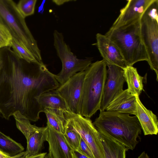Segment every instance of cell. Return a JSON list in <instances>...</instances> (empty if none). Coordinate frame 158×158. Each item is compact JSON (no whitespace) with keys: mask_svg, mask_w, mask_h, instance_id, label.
Instances as JSON below:
<instances>
[{"mask_svg":"<svg viewBox=\"0 0 158 158\" xmlns=\"http://www.w3.org/2000/svg\"><path fill=\"white\" fill-rule=\"evenodd\" d=\"M59 85L43 63H29L10 47L0 48V114L6 119L19 111L30 121H37L43 112L40 97Z\"/></svg>","mask_w":158,"mask_h":158,"instance_id":"6da1fadb","label":"cell"},{"mask_svg":"<svg viewBox=\"0 0 158 158\" xmlns=\"http://www.w3.org/2000/svg\"><path fill=\"white\" fill-rule=\"evenodd\" d=\"M101 134L133 150L139 142L142 128L136 116L115 112L102 111L93 123Z\"/></svg>","mask_w":158,"mask_h":158,"instance_id":"7a4b0ae2","label":"cell"},{"mask_svg":"<svg viewBox=\"0 0 158 158\" xmlns=\"http://www.w3.org/2000/svg\"><path fill=\"white\" fill-rule=\"evenodd\" d=\"M107 64L103 60L92 63L85 71L81 115L89 118L99 110L107 75Z\"/></svg>","mask_w":158,"mask_h":158,"instance_id":"3957f363","label":"cell"},{"mask_svg":"<svg viewBox=\"0 0 158 158\" xmlns=\"http://www.w3.org/2000/svg\"><path fill=\"white\" fill-rule=\"evenodd\" d=\"M140 20L120 27H111L105 35L118 47L128 66L148 60L141 37Z\"/></svg>","mask_w":158,"mask_h":158,"instance_id":"277c9868","label":"cell"},{"mask_svg":"<svg viewBox=\"0 0 158 158\" xmlns=\"http://www.w3.org/2000/svg\"><path fill=\"white\" fill-rule=\"evenodd\" d=\"M0 21L9 30L13 39L29 51L39 62L43 63L37 41L13 0H0Z\"/></svg>","mask_w":158,"mask_h":158,"instance_id":"5b68a950","label":"cell"},{"mask_svg":"<svg viewBox=\"0 0 158 158\" xmlns=\"http://www.w3.org/2000/svg\"><path fill=\"white\" fill-rule=\"evenodd\" d=\"M158 0L146 10L140 20L141 39L148 56L147 62L158 81Z\"/></svg>","mask_w":158,"mask_h":158,"instance_id":"8992f818","label":"cell"},{"mask_svg":"<svg viewBox=\"0 0 158 158\" xmlns=\"http://www.w3.org/2000/svg\"><path fill=\"white\" fill-rule=\"evenodd\" d=\"M53 36L54 46L62 64L61 71L55 77L61 85L77 73L85 71L92 63L93 58H78L65 42L62 33L55 30Z\"/></svg>","mask_w":158,"mask_h":158,"instance_id":"52a82bcc","label":"cell"},{"mask_svg":"<svg viewBox=\"0 0 158 158\" xmlns=\"http://www.w3.org/2000/svg\"><path fill=\"white\" fill-rule=\"evenodd\" d=\"M67 123L66 128L78 132L91 149L94 158H104L103 147L99 133L91 119L70 110L66 112Z\"/></svg>","mask_w":158,"mask_h":158,"instance_id":"ba28073f","label":"cell"},{"mask_svg":"<svg viewBox=\"0 0 158 158\" xmlns=\"http://www.w3.org/2000/svg\"><path fill=\"white\" fill-rule=\"evenodd\" d=\"M85 71L78 72L56 90L65 101L69 110L81 114V101Z\"/></svg>","mask_w":158,"mask_h":158,"instance_id":"9c48e42d","label":"cell"},{"mask_svg":"<svg viewBox=\"0 0 158 158\" xmlns=\"http://www.w3.org/2000/svg\"><path fill=\"white\" fill-rule=\"evenodd\" d=\"M107 75L99 110H106L110 103L123 90L126 82L123 69L113 65H107Z\"/></svg>","mask_w":158,"mask_h":158,"instance_id":"30bf717a","label":"cell"},{"mask_svg":"<svg viewBox=\"0 0 158 158\" xmlns=\"http://www.w3.org/2000/svg\"><path fill=\"white\" fill-rule=\"evenodd\" d=\"M155 0H128L112 27H117L139 20L146 10Z\"/></svg>","mask_w":158,"mask_h":158,"instance_id":"8fae6325","label":"cell"},{"mask_svg":"<svg viewBox=\"0 0 158 158\" xmlns=\"http://www.w3.org/2000/svg\"><path fill=\"white\" fill-rule=\"evenodd\" d=\"M96 45L107 65H115L124 69L127 65L116 44L105 35H96Z\"/></svg>","mask_w":158,"mask_h":158,"instance_id":"7c38bea8","label":"cell"},{"mask_svg":"<svg viewBox=\"0 0 158 158\" xmlns=\"http://www.w3.org/2000/svg\"><path fill=\"white\" fill-rule=\"evenodd\" d=\"M46 126L48 153L52 158H74L73 150L66 142L64 134L56 131L47 122Z\"/></svg>","mask_w":158,"mask_h":158,"instance_id":"4fadbf2b","label":"cell"},{"mask_svg":"<svg viewBox=\"0 0 158 158\" xmlns=\"http://www.w3.org/2000/svg\"><path fill=\"white\" fill-rule=\"evenodd\" d=\"M136 116L145 135H157L158 121L156 115L142 104L139 96H136Z\"/></svg>","mask_w":158,"mask_h":158,"instance_id":"5bb4252c","label":"cell"},{"mask_svg":"<svg viewBox=\"0 0 158 158\" xmlns=\"http://www.w3.org/2000/svg\"><path fill=\"white\" fill-rule=\"evenodd\" d=\"M106 110L135 115L136 96L127 89L123 90L110 103Z\"/></svg>","mask_w":158,"mask_h":158,"instance_id":"9a60e30c","label":"cell"},{"mask_svg":"<svg viewBox=\"0 0 158 158\" xmlns=\"http://www.w3.org/2000/svg\"><path fill=\"white\" fill-rule=\"evenodd\" d=\"M48 130L47 126L39 127L26 139V157L35 155L40 153L44 142L47 141Z\"/></svg>","mask_w":158,"mask_h":158,"instance_id":"2e32d148","label":"cell"},{"mask_svg":"<svg viewBox=\"0 0 158 158\" xmlns=\"http://www.w3.org/2000/svg\"><path fill=\"white\" fill-rule=\"evenodd\" d=\"M123 69L128 91L134 96H139L143 89V77L140 76L136 68L133 66H127Z\"/></svg>","mask_w":158,"mask_h":158,"instance_id":"e0dca14e","label":"cell"},{"mask_svg":"<svg viewBox=\"0 0 158 158\" xmlns=\"http://www.w3.org/2000/svg\"><path fill=\"white\" fill-rule=\"evenodd\" d=\"M99 135L104 158H126L127 150L124 145L100 133Z\"/></svg>","mask_w":158,"mask_h":158,"instance_id":"ac0fdd59","label":"cell"},{"mask_svg":"<svg viewBox=\"0 0 158 158\" xmlns=\"http://www.w3.org/2000/svg\"><path fill=\"white\" fill-rule=\"evenodd\" d=\"M39 102L43 112L44 110L48 108L69 110L65 101L56 89L42 94Z\"/></svg>","mask_w":158,"mask_h":158,"instance_id":"d6986e66","label":"cell"},{"mask_svg":"<svg viewBox=\"0 0 158 158\" xmlns=\"http://www.w3.org/2000/svg\"><path fill=\"white\" fill-rule=\"evenodd\" d=\"M67 110L48 108L44 110L49 124L58 132L64 134L67 123L66 112Z\"/></svg>","mask_w":158,"mask_h":158,"instance_id":"ffe728a7","label":"cell"},{"mask_svg":"<svg viewBox=\"0 0 158 158\" xmlns=\"http://www.w3.org/2000/svg\"><path fill=\"white\" fill-rule=\"evenodd\" d=\"M24 150L21 144L0 131V151L7 155L12 156L23 152Z\"/></svg>","mask_w":158,"mask_h":158,"instance_id":"44dd1931","label":"cell"},{"mask_svg":"<svg viewBox=\"0 0 158 158\" xmlns=\"http://www.w3.org/2000/svg\"><path fill=\"white\" fill-rule=\"evenodd\" d=\"M19 58L29 63L41 64L38 61L33 55L25 48L12 39L11 48Z\"/></svg>","mask_w":158,"mask_h":158,"instance_id":"7402d4cb","label":"cell"},{"mask_svg":"<svg viewBox=\"0 0 158 158\" xmlns=\"http://www.w3.org/2000/svg\"><path fill=\"white\" fill-rule=\"evenodd\" d=\"M36 0H20L16 6L22 16L25 18L33 15L35 12Z\"/></svg>","mask_w":158,"mask_h":158,"instance_id":"603a6c76","label":"cell"},{"mask_svg":"<svg viewBox=\"0 0 158 158\" xmlns=\"http://www.w3.org/2000/svg\"><path fill=\"white\" fill-rule=\"evenodd\" d=\"M64 135L66 142L72 149L77 151L81 138L80 134L73 130L66 128Z\"/></svg>","mask_w":158,"mask_h":158,"instance_id":"cb8c5ba5","label":"cell"},{"mask_svg":"<svg viewBox=\"0 0 158 158\" xmlns=\"http://www.w3.org/2000/svg\"><path fill=\"white\" fill-rule=\"evenodd\" d=\"M12 37L6 27L0 21V48H11Z\"/></svg>","mask_w":158,"mask_h":158,"instance_id":"d4e9b609","label":"cell"},{"mask_svg":"<svg viewBox=\"0 0 158 158\" xmlns=\"http://www.w3.org/2000/svg\"><path fill=\"white\" fill-rule=\"evenodd\" d=\"M77 151L89 158H94L91 149L81 137Z\"/></svg>","mask_w":158,"mask_h":158,"instance_id":"484cf974","label":"cell"},{"mask_svg":"<svg viewBox=\"0 0 158 158\" xmlns=\"http://www.w3.org/2000/svg\"><path fill=\"white\" fill-rule=\"evenodd\" d=\"M73 153L74 158H89L76 150H73Z\"/></svg>","mask_w":158,"mask_h":158,"instance_id":"4316f807","label":"cell"},{"mask_svg":"<svg viewBox=\"0 0 158 158\" xmlns=\"http://www.w3.org/2000/svg\"><path fill=\"white\" fill-rule=\"evenodd\" d=\"M47 154L46 152L40 153L34 156L26 157L24 158H44Z\"/></svg>","mask_w":158,"mask_h":158,"instance_id":"83f0119b","label":"cell"},{"mask_svg":"<svg viewBox=\"0 0 158 158\" xmlns=\"http://www.w3.org/2000/svg\"><path fill=\"white\" fill-rule=\"evenodd\" d=\"M73 1H75L69 0H55L52 1L55 4L58 6L63 4L64 3L67 2Z\"/></svg>","mask_w":158,"mask_h":158,"instance_id":"f1b7e54d","label":"cell"},{"mask_svg":"<svg viewBox=\"0 0 158 158\" xmlns=\"http://www.w3.org/2000/svg\"><path fill=\"white\" fill-rule=\"evenodd\" d=\"M11 156L6 155L0 151V158H9Z\"/></svg>","mask_w":158,"mask_h":158,"instance_id":"f546056e","label":"cell"},{"mask_svg":"<svg viewBox=\"0 0 158 158\" xmlns=\"http://www.w3.org/2000/svg\"><path fill=\"white\" fill-rule=\"evenodd\" d=\"M138 158H149V157L147 154L144 152H143L140 155Z\"/></svg>","mask_w":158,"mask_h":158,"instance_id":"4dcf8cb0","label":"cell"},{"mask_svg":"<svg viewBox=\"0 0 158 158\" xmlns=\"http://www.w3.org/2000/svg\"><path fill=\"white\" fill-rule=\"evenodd\" d=\"M44 158H52L51 155L49 153H47Z\"/></svg>","mask_w":158,"mask_h":158,"instance_id":"1f68e13d","label":"cell"}]
</instances>
